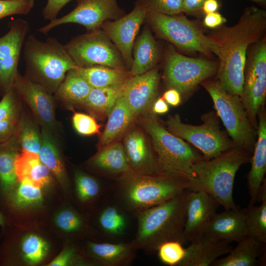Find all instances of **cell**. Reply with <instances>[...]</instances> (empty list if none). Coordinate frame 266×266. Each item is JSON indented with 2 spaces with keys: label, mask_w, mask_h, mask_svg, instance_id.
<instances>
[{
  "label": "cell",
  "mask_w": 266,
  "mask_h": 266,
  "mask_svg": "<svg viewBox=\"0 0 266 266\" xmlns=\"http://www.w3.org/2000/svg\"><path fill=\"white\" fill-rule=\"evenodd\" d=\"M220 7V4L218 0H206L201 7L203 12L209 14L217 12Z\"/></svg>",
  "instance_id": "cell-53"
},
{
  "label": "cell",
  "mask_w": 266,
  "mask_h": 266,
  "mask_svg": "<svg viewBox=\"0 0 266 266\" xmlns=\"http://www.w3.org/2000/svg\"><path fill=\"white\" fill-rule=\"evenodd\" d=\"M18 94L12 87L3 95L0 101V121L17 120V96Z\"/></svg>",
  "instance_id": "cell-45"
},
{
  "label": "cell",
  "mask_w": 266,
  "mask_h": 266,
  "mask_svg": "<svg viewBox=\"0 0 266 266\" xmlns=\"http://www.w3.org/2000/svg\"><path fill=\"white\" fill-rule=\"evenodd\" d=\"M124 84L92 88L84 104L97 112L109 114L117 100L122 95Z\"/></svg>",
  "instance_id": "cell-35"
},
{
  "label": "cell",
  "mask_w": 266,
  "mask_h": 266,
  "mask_svg": "<svg viewBox=\"0 0 266 266\" xmlns=\"http://www.w3.org/2000/svg\"><path fill=\"white\" fill-rule=\"evenodd\" d=\"M76 69L92 88L122 85L128 79L126 73L120 68L93 66H78Z\"/></svg>",
  "instance_id": "cell-32"
},
{
  "label": "cell",
  "mask_w": 266,
  "mask_h": 266,
  "mask_svg": "<svg viewBox=\"0 0 266 266\" xmlns=\"http://www.w3.org/2000/svg\"><path fill=\"white\" fill-rule=\"evenodd\" d=\"M134 117L125 99L122 95L109 113L108 121L100 140L101 146L104 147L120 137L129 127Z\"/></svg>",
  "instance_id": "cell-28"
},
{
  "label": "cell",
  "mask_w": 266,
  "mask_h": 266,
  "mask_svg": "<svg viewBox=\"0 0 266 266\" xmlns=\"http://www.w3.org/2000/svg\"><path fill=\"white\" fill-rule=\"evenodd\" d=\"M65 47L78 66H102L122 69L124 60L110 38L100 29L73 38Z\"/></svg>",
  "instance_id": "cell-10"
},
{
  "label": "cell",
  "mask_w": 266,
  "mask_h": 266,
  "mask_svg": "<svg viewBox=\"0 0 266 266\" xmlns=\"http://www.w3.org/2000/svg\"><path fill=\"white\" fill-rule=\"evenodd\" d=\"M153 111L155 114H165L169 110L168 106L163 98L157 99L153 103Z\"/></svg>",
  "instance_id": "cell-52"
},
{
  "label": "cell",
  "mask_w": 266,
  "mask_h": 266,
  "mask_svg": "<svg viewBox=\"0 0 266 266\" xmlns=\"http://www.w3.org/2000/svg\"><path fill=\"white\" fill-rule=\"evenodd\" d=\"M178 241H169L162 244L157 250L160 261L169 266H178L184 259L186 248Z\"/></svg>",
  "instance_id": "cell-39"
},
{
  "label": "cell",
  "mask_w": 266,
  "mask_h": 266,
  "mask_svg": "<svg viewBox=\"0 0 266 266\" xmlns=\"http://www.w3.org/2000/svg\"><path fill=\"white\" fill-rule=\"evenodd\" d=\"M13 187L7 198L13 207L25 208L40 203L43 196L41 188L27 180L19 181Z\"/></svg>",
  "instance_id": "cell-36"
},
{
  "label": "cell",
  "mask_w": 266,
  "mask_h": 266,
  "mask_svg": "<svg viewBox=\"0 0 266 266\" xmlns=\"http://www.w3.org/2000/svg\"><path fill=\"white\" fill-rule=\"evenodd\" d=\"M74 247L65 249L58 256L48 264L49 266H66L71 264H86L80 257Z\"/></svg>",
  "instance_id": "cell-46"
},
{
  "label": "cell",
  "mask_w": 266,
  "mask_h": 266,
  "mask_svg": "<svg viewBox=\"0 0 266 266\" xmlns=\"http://www.w3.org/2000/svg\"><path fill=\"white\" fill-rule=\"evenodd\" d=\"M17 125L16 119L0 121V143L15 134Z\"/></svg>",
  "instance_id": "cell-48"
},
{
  "label": "cell",
  "mask_w": 266,
  "mask_h": 266,
  "mask_svg": "<svg viewBox=\"0 0 266 266\" xmlns=\"http://www.w3.org/2000/svg\"><path fill=\"white\" fill-rule=\"evenodd\" d=\"M72 120L75 130L81 135H91L100 133L101 126L90 115L76 112Z\"/></svg>",
  "instance_id": "cell-44"
},
{
  "label": "cell",
  "mask_w": 266,
  "mask_h": 266,
  "mask_svg": "<svg viewBox=\"0 0 266 266\" xmlns=\"http://www.w3.org/2000/svg\"><path fill=\"white\" fill-rule=\"evenodd\" d=\"M178 266H209L220 257L228 254L233 247L230 241L216 240L202 235L191 241Z\"/></svg>",
  "instance_id": "cell-21"
},
{
  "label": "cell",
  "mask_w": 266,
  "mask_h": 266,
  "mask_svg": "<svg viewBox=\"0 0 266 266\" xmlns=\"http://www.w3.org/2000/svg\"><path fill=\"white\" fill-rule=\"evenodd\" d=\"M159 74L157 68L133 76L125 82L122 95L135 117L152 104L157 90Z\"/></svg>",
  "instance_id": "cell-18"
},
{
  "label": "cell",
  "mask_w": 266,
  "mask_h": 266,
  "mask_svg": "<svg viewBox=\"0 0 266 266\" xmlns=\"http://www.w3.org/2000/svg\"><path fill=\"white\" fill-rule=\"evenodd\" d=\"M72 0H47L42 11L45 20H52L57 18L59 12Z\"/></svg>",
  "instance_id": "cell-47"
},
{
  "label": "cell",
  "mask_w": 266,
  "mask_h": 266,
  "mask_svg": "<svg viewBox=\"0 0 266 266\" xmlns=\"http://www.w3.org/2000/svg\"><path fill=\"white\" fill-rule=\"evenodd\" d=\"M254 1L256 3H259L262 5H265L266 3V0H250Z\"/></svg>",
  "instance_id": "cell-55"
},
{
  "label": "cell",
  "mask_w": 266,
  "mask_h": 266,
  "mask_svg": "<svg viewBox=\"0 0 266 266\" xmlns=\"http://www.w3.org/2000/svg\"><path fill=\"white\" fill-rule=\"evenodd\" d=\"M23 55L26 76L50 93L56 91L68 71L78 67L65 45L54 37L41 41L33 34L28 35Z\"/></svg>",
  "instance_id": "cell-5"
},
{
  "label": "cell",
  "mask_w": 266,
  "mask_h": 266,
  "mask_svg": "<svg viewBox=\"0 0 266 266\" xmlns=\"http://www.w3.org/2000/svg\"><path fill=\"white\" fill-rule=\"evenodd\" d=\"M124 149L132 170L141 174L162 173L144 134L137 129H132L124 140Z\"/></svg>",
  "instance_id": "cell-20"
},
{
  "label": "cell",
  "mask_w": 266,
  "mask_h": 266,
  "mask_svg": "<svg viewBox=\"0 0 266 266\" xmlns=\"http://www.w3.org/2000/svg\"><path fill=\"white\" fill-rule=\"evenodd\" d=\"M206 0H183V12L190 13L200 9Z\"/></svg>",
  "instance_id": "cell-51"
},
{
  "label": "cell",
  "mask_w": 266,
  "mask_h": 266,
  "mask_svg": "<svg viewBox=\"0 0 266 266\" xmlns=\"http://www.w3.org/2000/svg\"><path fill=\"white\" fill-rule=\"evenodd\" d=\"M117 181L115 193L118 202L135 216L190 188L188 180L162 173L147 175L133 172Z\"/></svg>",
  "instance_id": "cell-3"
},
{
  "label": "cell",
  "mask_w": 266,
  "mask_h": 266,
  "mask_svg": "<svg viewBox=\"0 0 266 266\" xmlns=\"http://www.w3.org/2000/svg\"><path fill=\"white\" fill-rule=\"evenodd\" d=\"M75 184L77 196L82 202L93 201L102 194L103 188L100 182L83 172H76Z\"/></svg>",
  "instance_id": "cell-38"
},
{
  "label": "cell",
  "mask_w": 266,
  "mask_h": 266,
  "mask_svg": "<svg viewBox=\"0 0 266 266\" xmlns=\"http://www.w3.org/2000/svg\"><path fill=\"white\" fill-rule=\"evenodd\" d=\"M146 9L137 1L133 10L113 21L100 26L120 53L124 61L131 66L134 41L142 23L145 20Z\"/></svg>",
  "instance_id": "cell-15"
},
{
  "label": "cell",
  "mask_w": 266,
  "mask_h": 266,
  "mask_svg": "<svg viewBox=\"0 0 266 266\" xmlns=\"http://www.w3.org/2000/svg\"><path fill=\"white\" fill-rule=\"evenodd\" d=\"M226 19L218 12L206 14L203 20L205 26L209 28H215L226 22Z\"/></svg>",
  "instance_id": "cell-49"
},
{
  "label": "cell",
  "mask_w": 266,
  "mask_h": 266,
  "mask_svg": "<svg viewBox=\"0 0 266 266\" xmlns=\"http://www.w3.org/2000/svg\"><path fill=\"white\" fill-rule=\"evenodd\" d=\"M55 222L59 228L68 233H78L86 227L82 217L70 209H65L60 212L56 217Z\"/></svg>",
  "instance_id": "cell-41"
},
{
  "label": "cell",
  "mask_w": 266,
  "mask_h": 266,
  "mask_svg": "<svg viewBox=\"0 0 266 266\" xmlns=\"http://www.w3.org/2000/svg\"><path fill=\"white\" fill-rule=\"evenodd\" d=\"M6 225V221L4 216L0 212V226L4 228Z\"/></svg>",
  "instance_id": "cell-54"
},
{
  "label": "cell",
  "mask_w": 266,
  "mask_h": 266,
  "mask_svg": "<svg viewBox=\"0 0 266 266\" xmlns=\"http://www.w3.org/2000/svg\"><path fill=\"white\" fill-rule=\"evenodd\" d=\"M202 84L211 96L217 113L236 147H250L256 134L240 97L228 93L218 81Z\"/></svg>",
  "instance_id": "cell-7"
},
{
  "label": "cell",
  "mask_w": 266,
  "mask_h": 266,
  "mask_svg": "<svg viewBox=\"0 0 266 266\" xmlns=\"http://www.w3.org/2000/svg\"><path fill=\"white\" fill-rule=\"evenodd\" d=\"M34 6V0H0V20L11 15H28Z\"/></svg>",
  "instance_id": "cell-43"
},
{
  "label": "cell",
  "mask_w": 266,
  "mask_h": 266,
  "mask_svg": "<svg viewBox=\"0 0 266 266\" xmlns=\"http://www.w3.org/2000/svg\"><path fill=\"white\" fill-rule=\"evenodd\" d=\"M250 160L248 152L233 148L209 160L200 159L193 165L191 189L211 196L225 210L236 209L233 199L234 178L239 167Z\"/></svg>",
  "instance_id": "cell-4"
},
{
  "label": "cell",
  "mask_w": 266,
  "mask_h": 266,
  "mask_svg": "<svg viewBox=\"0 0 266 266\" xmlns=\"http://www.w3.org/2000/svg\"><path fill=\"white\" fill-rule=\"evenodd\" d=\"M76 69L66 73L55 92L58 98L67 103L84 104L92 87Z\"/></svg>",
  "instance_id": "cell-31"
},
{
  "label": "cell",
  "mask_w": 266,
  "mask_h": 266,
  "mask_svg": "<svg viewBox=\"0 0 266 266\" xmlns=\"http://www.w3.org/2000/svg\"><path fill=\"white\" fill-rule=\"evenodd\" d=\"M202 235L216 240L238 242L248 235L245 208L225 210L221 213H216L207 224Z\"/></svg>",
  "instance_id": "cell-19"
},
{
  "label": "cell",
  "mask_w": 266,
  "mask_h": 266,
  "mask_svg": "<svg viewBox=\"0 0 266 266\" xmlns=\"http://www.w3.org/2000/svg\"><path fill=\"white\" fill-rule=\"evenodd\" d=\"M159 55L156 41L150 29L145 27L134 45L132 75H141L153 68L158 60Z\"/></svg>",
  "instance_id": "cell-27"
},
{
  "label": "cell",
  "mask_w": 266,
  "mask_h": 266,
  "mask_svg": "<svg viewBox=\"0 0 266 266\" xmlns=\"http://www.w3.org/2000/svg\"><path fill=\"white\" fill-rule=\"evenodd\" d=\"M220 204L210 195L199 190L189 189L186 204L183 231L185 241L191 242L202 234L208 223L217 213Z\"/></svg>",
  "instance_id": "cell-16"
},
{
  "label": "cell",
  "mask_w": 266,
  "mask_h": 266,
  "mask_svg": "<svg viewBox=\"0 0 266 266\" xmlns=\"http://www.w3.org/2000/svg\"><path fill=\"white\" fill-rule=\"evenodd\" d=\"M140 123L151 137L161 172L190 182L192 166L200 158L182 138L165 129L152 117L142 118Z\"/></svg>",
  "instance_id": "cell-6"
},
{
  "label": "cell",
  "mask_w": 266,
  "mask_h": 266,
  "mask_svg": "<svg viewBox=\"0 0 266 266\" xmlns=\"http://www.w3.org/2000/svg\"><path fill=\"white\" fill-rule=\"evenodd\" d=\"M266 12L254 6L245 8L238 23L211 36V52L218 57V81L228 93L241 97L248 46L258 41L266 29Z\"/></svg>",
  "instance_id": "cell-1"
},
{
  "label": "cell",
  "mask_w": 266,
  "mask_h": 266,
  "mask_svg": "<svg viewBox=\"0 0 266 266\" xmlns=\"http://www.w3.org/2000/svg\"><path fill=\"white\" fill-rule=\"evenodd\" d=\"M216 69L212 62L183 56L172 47L166 51L165 80L170 88L176 89L180 94L194 89L212 76Z\"/></svg>",
  "instance_id": "cell-11"
},
{
  "label": "cell",
  "mask_w": 266,
  "mask_h": 266,
  "mask_svg": "<svg viewBox=\"0 0 266 266\" xmlns=\"http://www.w3.org/2000/svg\"><path fill=\"white\" fill-rule=\"evenodd\" d=\"M145 19L158 35L177 47L205 55L211 53L209 37L203 34L185 16L147 11Z\"/></svg>",
  "instance_id": "cell-8"
},
{
  "label": "cell",
  "mask_w": 266,
  "mask_h": 266,
  "mask_svg": "<svg viewBox=\"0 0 266 266\" xmlns=\"http://www.w3.org/2000/svg\"><path fill=\"white\" fill-rule=\"evenodd\" d=\"M203 123L194 126L182 122L178 114L170 116L166 122L167 130L192 144L201 151L207 160L215 158L234 148L233 143L221 131L217 118L208 114Z\"/></svg>",
  "instance_id": "cell-9"
},
{
  "label": "cell",
  "mask_w": 266,
  "mask_h": 266,
  "mask_svg": "<svg viewBox=\"0 0 266 266\" xmlns=\"http://www.w3.org/2000/svg\"><path fill=\"white\" fill-rule=\"evenodd\" d=\"M13 87L28 103L40 124L45 129L55 123L54 103L51 93L26 76L17 73Z\"/></svg>",
  "instance_id": "cell-17"
},
{
  "label": "cell",
  "mask_w": 266,
  "mask_h": 266,
  "mask_svg": "<svg viewBox=\"0 0 266 266\" xmlns=\"http://www.w3.org/2000/svg\"><path fill=\"white\" fill-rule=\"evenodd\" d=\"M126 211L118 202L104 204L99 212L98 223L105 236L116 238L126 234L129 225Z\"/></svg>",
  "instance_id": "cell-30"
},
{
  "label": "cell",
  "mask_w": 266,
  "mask_h": 266,
  "mask_svg": "<svg viewBox=\"0 0 266 266\" xmlns=\"http://www.w3.org/2000/svg\"><path fill=\"white\" fill-rule=\"evenodd\" d=\"M189 189L135 215L137 231L133 241L138 250H142L147 254H153L167 241H178L183 245L187 243L183 231Z\"/></svg>",
  "instance_id": "cell-2"
},
{
  "label": "cell",
  "mask_w": 266,
  "mask_h": 266,
  "mask_svg": "<svg viewBox=\"0 0 266 266\" xmlns=\"http://www.w3.org/2000/svg\"><path fill=\"white\" fill-rule=\"evenodd\" d=\"M266 95V44L262 42L254 50L244 75L240 97L253 127Z\"/></svg>",
  "instance_id": "cell-14"
},
{
  "label": "cell",
  "mask_w": 266,
  "mask_h": 266,
  "mask_svg": "<svg viewBox=\"0 0 266 266\" xmlns=\"http://www.w3.org/2000/svg\"><path fill=\"white\" fill-rule=\"evenodd\" d=\"M91 164L101 174L115 176L117 180L134 172L128 163L123 145L119 142L104 147L94 157Z\"/></svg>",
  "instance_id": "cell-24"
},
{
  "label": "cell",
  "mask_w": 266,
  "mask_h": 266,
  "mask_svg": "<svg viewBox=\"0 0 266 266\" xmlns=\"http://www.w3.org/2000/svg\"><path fill=\"white\" fill-rule=\"evenodd\" d=\"M124 15L117 0H77L76 6L72 11L50 21L37 31L46 34L56 27L68 23L81 25L90 31L100 29L108 19L114 20Z\"/></svg>",
  "instance_id": "cell-12"
},
{
  "label": "cell",
  "mask_w": 266,
  "mask_h": 266,
  "mask_svg": "<svg viewBox=\"0 0 266 266\" xmlns=\"http://www.w3.org/2000/svg\"><path fill=\"white\" fill-rule=\"evenodd\" d=\"M88 253L95 262L101 266H128L132 264L138 250L133 240L111 243L89 241Z\"/></svg>",
  "instance_id": "cell-23"
},
{
  "label": "cell",
  "mask_w": 266,
  "mask_h": 266,
  "mask_svg": "<svg viewBox=\"0 0 266 266\" xmlns=\"http://www.w3.org/2000/svg\"><path fill=\"white\" fill-rule=\"evenodd\" d=\"M19 145L15 134L0 143V191L5 198H7L17 180L15 162L19 155Z\"/></svg>",
  "instance_id": "cell-29"
},
{
  "label": "cell",
  "mask_w": 266,
  "mask_h": 266,
  "mask_svg": "<svg viewBox=\"0 0 266 266\" xmlns=\"http://www.w3.org/2000/svg\"><path fill=\"white\" fill-rule=\"evenodd\" d=\"M258 138L251 158V169L247 175V186L250 200L248 206L258 201L266 171V118L264 113L259 115Z\"/></svg>",
  "instance_id": "cell-22"
},
{
  "label": "cell",
  "mask_w": 266,
  "mask_h": 266,
  "mask_svg": "<svg viewBox=\"0 0 266 266\" xmlns=\"http://www.w3.org/2000/svg\"><path fill=\"white\" fill-rule=\"evenodd\" d=\"M147 11H154L168 15L183 12V0H139Z\"/></svg>",
  "instance_id": "cell-42"
},
{
  "label": "cell",
  "mask_w": 266,
  "mask_h": 266,
  "mask_svg": "<svg viewBox=\"0 0 266 266\" xmlns=\"http://www.w3.org/2000/svg\"><path fill=\"white\" fill-rule=\"evenodd\" d=\"M258 200L261 205L245 208V223L247 234L259 241L266 243V186H262Z\"/></svg>",
  "instance_id": "cell-33"
},
{
  "label": "cell",
  "mask_w": 266,
  "mask_h": 266,
  "mask_svg": "<svg viewBox=\"0 0 266 266\" xmlns=\"http://www.w3.org/2000/svg\"><path fill=\"white\" fill-rule=\"evenodd\" d=\"M8 31L0 37V91L3 94L13 86L19 59L30 26L18 18L7 23Z\"/></svg>",
  "instance_id": "cell-13"
},
{
  "label": "cell",
  "mask_w": 266,
  "mask_h": 266,
  "mask_svg": "<svg viewBox=\"0 0 266 266\" xmlns=\"http://www.w3.org/2000/svg\"><path fill=\"white\" fill-rule=\"evenodd\" d=\"M19 144L23 150L38 154L41 146V137L33 126L24 120L19 125Z\"/></svg>",
  "instance_id": "cell-40"
},
{
  "label": "cell",
  "mask_w": 266,
  "mask_h": 266,
  "mask_svg": "<svg viewBox=\"0 0 266 266\" xmlns=\"http://www.w3.org/2000/svg\"><path fill=\"white\" fill-rule=\"evenodd\" d=\"M21 248L24 260L30 265H36L41 262L49 250L47 243L34 234H28L23 239Z\"/></svg>",
  "instance_id": "cell-37"
},
{
  "label": "cell",
  "mask_w": 266,
  "mask_h": 266,
  "mask_svg": "<svg viewBox=\"0 0 266 266\" xmlns=\"http://www.w3.org/2000/svg\"><path fill=\"white\" fill-rule=\"evenodd\" d=\"M40 137L41 146L38 153L40 161L61 183L66 184V170L55 142L46 129H42Z\"/></svg>",
  "instance_id": "cell-34"
},
{
  "label": "cell",
  "mask_w": 266,
  "mask_h": 266,
  "mask_svg": "<svg viewBox=\"0 0 266 266\" xmlns=\"http://www.w3.org/2000/svg\"><path fill=\"white\" fill-rule=\"evenodd\" d=\"M162 98L166 103L173 106H177L181 102L180 93L174 89L170 88L166 91Z\"/></svg>",
  "instance_id": "cell-50"
},
{
  "label": "cell",
  "mask_w": 266,
  "mask_h": 266,
  "mask_svg": "<svg viewBox=\"0 0 266 266\" xmlns=\"http://www.w3.org/2000/svg\"><path fill=\"white\" fill-rule=\"evenodd\" d=\"M226 257L218 258L212 266H255L264 256V244L247 235L238 241Z\"/></svg>",
  "instance_id": "cell-25"
},
{
  "label": "cell",
  "mask_w": 266,
  "mask_h": 266,
  "mask_svg": "<svg viewBox=\"0 0 266 266\" xmlns=\"http://www.w3.org/2000/svg\"><path fill=\"white\" fill-rule=\"evenodd\" d=\"M15 166L18 181L27 180L40 188L51 181V172L41 162L37 153L23 150L18 155Z\"/></svg>",
  "instance_id": "cell-26"
}]
</instances>
